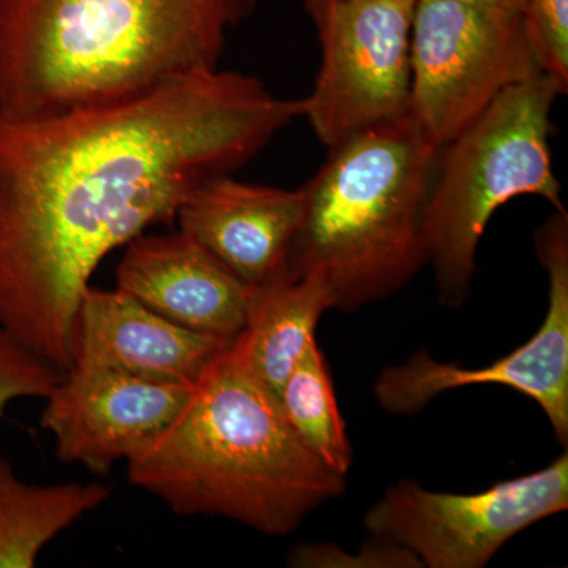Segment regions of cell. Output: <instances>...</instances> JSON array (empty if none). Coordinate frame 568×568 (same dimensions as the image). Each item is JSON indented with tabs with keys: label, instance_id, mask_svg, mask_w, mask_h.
Masks as SVG:
<instances>
[{
	"label": "cell",
	"instance_id": "cell-1",
	"mask_svg": "<svg viewBox=\"0 0 568 568\" xmlns=\"http://www.w3.org/2000/svg\"><path fill=\"white\" fill-rule=\"evenodd\" d=\"M302 118L239 71H201L114 102L0 112V328L65 375L97 267L173 224L197 185L233 174Z\"/></svg>",
	"mask_w": 568,
	"mask_h": 568
},
{
	"label": "cell",
	"instance_id": "cell-2",
	"mask_svg": "<svg viewBox=\"0 0 568 568\" xmlns=\"http://www.w3.org/2000/svg\"><path fill=\"white\" fill-rule=\"evenodd\" d=\"M257 0H0V112L114 102L219 69Z\"/></svg>",
	"mask_w": 568,
	"mask_h": 568
},
{
	"label": "cell",
	"instance_id": "cell-3",
	"mask_svg": "<svg viewBox=\"0 0 568 568\" xmlns=\"http://www.w3.org/2000/svg\"><path fill=\"white\" fill-rule=\"evenodd\" d=\"M126 474L179 517H224L268 537L290 536L346 489V477L295 435L234 339L173 424L126 459Z\"/></svg>",
	"mask_w": 568,
	"mask_h": 568
},
{
	"label": "cell",
	"instance_id": "cell-4",
	"mask_svg": "<svg viewBox=\"0 0 568 568\" xmlns=\"http://www.w3.org/2000/svg\"><path fill=\"white\" fill-rule=\"evenodd\" d=\"M440 151L413 114L328 149L302 186L287 271L320 275L339 312L403 290L428 264L426 207Z\"/></svg>",
	"mask_w": 568,
	"mask_h": 568
},
{
	"label": "cell",
	"instance_id": "cell-5",
	"mask_svg": "<svg viewBox=\"0 0 568 568\" xmlns=\"http://www.w3.org/2000/svg\"><path fill=\"white\" fill-rule=\"evenodd\" d=\"M558 97L555 81L538 71L500 93L440 151L425 220L428 264L440 304L465 305L477 272L478 244L500 205L532 194L567 212L549 148Z\"/></svg>",
	"mask_w": 568,
	"mask_h": 568
},
{
	"label": "cell",
	"instance_id": "cell-6",
	"mask_svg": "<svg viewBox=\"0 0 568 568\" xmlns=\"http://www.w3.org/2000/svg\"><path fill=\"white\" fill-rule=\"evenodd\" d=\"M410 67V114L439 148L540 71L521 13L463 0H417Z\"/></svg>",
	"mask_w": 568,
	"mask_h": 568
},
{
	"label": "cell",
	"instance_id": "cell-7",
	"mask_svg": "<svg viewBox=\"0 0 568 568\" xmlns=\"http://www.w3.org/2000/svg\"><path fill=\"white\" fill-rule=\"evenodd\" d=\"M417 0H305L321 44L302 118L332 149L410 114V37Z\"/></svg>",
	"mask_w": 568,
	"mask_h": 568
},
{
	"label": "cell",
	"instance_id": "cell-8",
	"mask_svg": "<svg viewBox=\"0 0 568 568\" xmlns=\"http://www.w3.org/2000/svg\"><path fill=\"white\" fill-rule=\"evenodd\" d=\"M568 508V454L473 495L405 480L366 511L365 528L413 551L426 568H481L517 534Z\"/></svg>",
	"mask_w": 568,
	"mask_h": 568
},
{
	"label": "cell",
	"instance_id": "cell-9",
	"mask_svg": "<svg viewBox=\"0 0 568 568\" xmlns=\"http://www.w3.org/2000/svg\"><path fill=\"white\" fill-rule=\"evenodd\" d=\"M548 275L544 323L525 345L477 368L443 364L422 349L388 366L375 383L377 403L395 416H414L455 388L504 386L534 399L562 446L568 440V213L555 211L534 235Z\"/></svg>",
	"mask_w": 568,
	"mask_h": 568
},
{
	"label": "cell",
	"instance_id": "cell-10",
	"mask_svg": "<svg viewBox=\"0 0 568 568\" xmlns=\"http://www.w3.org/2000/svg\"><path fill=\"white\" fill-rule=\"evenodd\" d=\"M194 386L71 368L44 399L40 426L54 437L62 463L108 476L173 424Z\"/></svg>",
	"mask_w": 568,
	"mask_h": 568
},
{
	"label": "cell",
	"instance_id": "cell-11",
	"mask_svg": "<svg viewBox=\"0 0 568 568\" xmlns=\"http://www.w3.org/2000/svg\"><path fill=\"white\" fill-rule=\"evenodd\" d=\"M231 343L182 327L118 287L91 286L74 325L71 368L194 386Z\"/></svg>",
	"mask_w": 568,
	"mask_h": 568
},
{
	"label": "cell",
	"instance_id": "cell-12",
	"mask_svg": "<svg viewBox=\"0 0 568 568\" xmlns=\"http://www.w3.org/2000/svg\"><path fill=\"white\" fill-rule=\"evenodd\" d=\"M302 189L284 190L215 175L189 194L175 222L248 286L287 267L304 216Z\"/></svg>",
	"mask_w": 568,
	"mask_h": 568
},
{
	"label": "cell",
	"instance_id": "cell-13",
	"mask_svg": "<svg viewBox=\"0 0 568 568\" xmlns=\"http://www.w3.org/2000/svg\"><path fill=\"white\" fill-rule=\"evenodd\" d=\"M115 283L166 320L227 342L244 328L252 287L182 231L130 242Z\"/></svg>",
	"mask_w": 568,
	"mask_h": 568
},
{
	"label": "cell",
	"instance_id": "cell-14",
	"mask_svg": "<svg viewBox=\"0 0 568 568\" xmlns=\"http://www.w3.org/2000/svg\"><path fill=\"white\" fill-rule=\"evenodd\" d=\"M332 310V295L320 275H294L283 268L250 287L245 325L234 343L254 376L278 398L284 381L306 347L317 323Z\"/></svg>",
	"mask_w": 568,
	"mask_h": 568
},
{
	"label": "cell",
	"instance_id": "cell-15",
	"mask_svg": "<svg viewBox=\"0 0 568 568\" xmlns=\"http://www.w3.org/2000/svg\"><path fill=\"white\" fill-rule=\"evenodd\" d=\"M103 484L31 485L0 457V568H32L43 548L110 499Z\"/></svg>",
	"mask_w": 568,
	"mask_h": 568
},
{
	"label": "cell",
	"instance_id": "cell-16",
	"mask_svg": "<svg viewBox=\"0 0 568 568\" xmlns=\"http://www.w3.org/2000/svg\"><path fill=\"white\" fill-rule=\"evenodd\" d=\"M287 424L328 469L346 477L353 447L339 414L334 384L316 339L301 355L278 395Z\"/></svg>",
	"mask_w": 568,
	"mask_h": 568
},
{
	"label": "cell",
	"instance_id": "cell-17",
	"mask_svg": "<svg viewBox=\"0 0 568 568\" xmlns=\"http://www.w3.org/2000/svg\"><path fill=\"white\" fill-rule=\"evenodd\" d=\"M538 69L568 91V0H526L521 13Z\"/></svg>",
	"mask_w": 568,
	"mask_h": 568
},
{
	"label": "cell",
	"instance_id": "cell-18",
	"mask_svg": "<svg viewBox=\"0 0 568 568\" xmlns=\"http://www.w3.org/2000/svg\"><path fill=\"white\" fill-rule=\"evenodd\" d=\"M287 566L295 568H422L409 549L388 538L372 536L353 552L335 544H301L291 549Z\"/></svg>",
	"mask_w": 568,
	"mask_h": 568
},
{
	"label": "cell",
	"instance_id": "cell-19",
	"mask_svg": "<svg viewBox=\"0 0 568 568\" xmlns=\"http://www.w3.org/2000/svg\"><path fill=\"white\" fill-rule=\"evenodd\" d=\"M62 377V372L41 361L0 328V417L17 399H47Z\"/></svg>",
	"mask_w": 568,
	"mask_h": 568
},
{
	"label": "cell",
	"instance_id": "cell-20",
	"mask_svg": "<svg viewBox=\"0 0 568 568\" xmlns=\"http://www.w3.org/2000/svg\"><path fill=\"white\" fill-rule=\"evenodd\" d=\"M463 2L496 7V9L517 11V13H523V10H525L526 7V0H463Z\"/></svg>",
	"mask_w": 568,
	"mask_h": 568
}]
</instances>
